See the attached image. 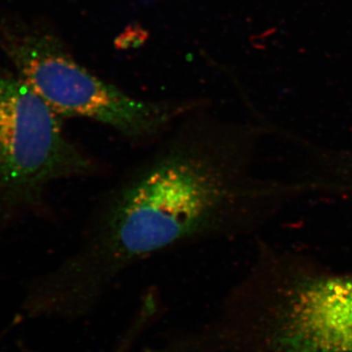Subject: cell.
Segmentation results:
<instances>
[{
	"mask_svg": "<svg viewBox=\"0 0 352 352\" xmlns=\"http://www.w3.org/2000/svg\"><path fill=\"white\" fill-rule=\"evenodd\" d=\"M151 146L96 199L69 256L32 283L30 314L83 318L136 264L228 230L241 193L226 127L203 104Z\"/></svg>",
	"mask_w": 352,
	"mask_h": 352,
	"instance_id": "obj_1",
	"label": "cell"
},
{
	"mask_svg": "<svg viewBox=\"0 0 352 352\" xmlns=\"http://www.w3.org/2000/svg\"><path fill=\"white\" fill-rule=\"evenodd\" d=\"M0 55L59 117L97 122L134 145L154 144L180 118L204 104L135 98L78 64L47 25L3 6Z\"/></svg>",
	"mask_w": 352,
	"mask_h": 352,
	"instance_id": "obj_2",
	"label": "cell"
},
{
	"mask_svg": "<svg viewBox=\"0 0 352 352\" xmlns=\"http://www.w3.org/2000/svg\"><path fill=\"white\" fill-rule=\"evenodd\" d=\"M60 118L0 64V222L41 212L55 182L103 173L100 162L67 136Z\"/></svg>",
	"mask_w": 352,
	"mask_h": 352,
	"instance_id": "obj_3",
	"label": "cell"
},
{
	"mask_svg": "<svg viewBox=\"0 0 352 352\" xmlns=\"http://www.w3.org/2000/svg\"><path fill=\"white\" fill-rule=\"evenodd\" d=\"M276 352H352V278L314 280L278 316Z\"/></svg>",
	"mask_w": 352,
	"mask_h": 352,
	"instance_id": "obj_4",
	"label": "cell"
},
{
	"mask_svg": "<svg viewBox=\"0 0 352 352\" xmlns=\"http://www.w3.org/2000/svg\"><path fill=\"white\" fill-rule=\"evenodd\" d=\"M157 302L151 298H142L139 305L138 312L131 321V325L126 329L124 336L120 338L117 346L113 352H129L132 346L135 344L139 336L145 331L157 311Z\"/></svg>",
	"mask_w": 352,
	"mask_h": 352,
	"instance_id": "obj_5",
	"label": "cell"
}]
</instances>
